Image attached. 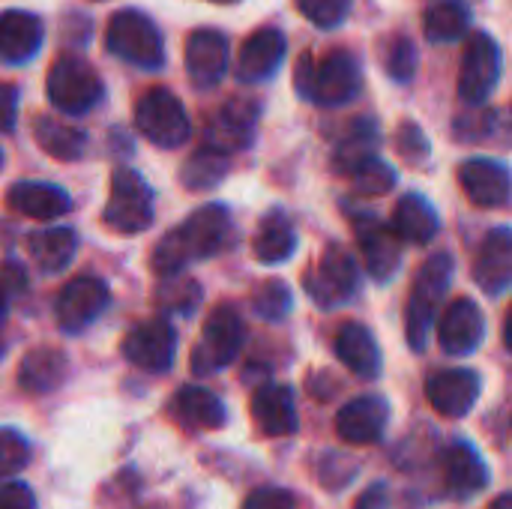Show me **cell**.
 <instances>
[{
    "mask_svg": "<svg viewBox=\"0 0 512 509\" xmlns=\"http://www.w3.org/2000/svg\"><path fill=\"white\" fill-rule=\"evenodd\" d=\"M471 24V6L462 0H441L423 15V33L429 42H459L471 33Z\"/></svg>",
    "mask_w": 512,
    "mask_h": 509,
    "instance_id": "31",
    "label": "cell"
},
{
    "mask_svg": "<svg viewBox=\"0 0 512 509\" xmlns=\"http://www.w3.org/2000/svg\"><path fill=\"white\" fill-rule=\"evenodd\" d=\"M174 354H177V333L165 318H150L132 327L123 339V357L141 372H153V375L168 372Z\"/></svg>",
    "mask_w": 512,
    "mask_h": 509,
    "instance_id": "12",
    "label": "cell"
},
{
    "mask_svg": "<svg viewBox=\"0 0 512 509\" xmlns=\"http://www.w3.org/2000/svg\"><path fill=\"white\" fill-rule=\"evenodd\" d=\"M450 282H453V255L435 252L432 258H426V264L420 267V273L414 279L408 306H405V336L414 351L426 348L429 330L435 324L444 294L450 291Z\"/></svg>",
    "mask_w": 512,
    "mask_h": 509,
    "instance_id": "3",
    "label": "cell"
},
{
    "mask_svg": "<svg viewBox=\"0 0 512 509\" xmlns=\"http://www.w3.org/2000/svg\"><path fill=\"white\" fill-rule=\"evenodd\" d=\"M75 249H78V237L72 228H45L27 237V252L33 264L45 273H60L63 267H69Z\"/></svg>",
    "mask_w": 512,
    "mask_h": 509,
    "instance_id": "30",
    "label": "cell"
},
{
    "mask_svg": "<svg viewBox=\"0 0 512 509\" xmlns=\"http://www.w3.org/2000/svg\"><path fill=\"white\" fill-rule=\"evenodd\" d=\"M210 3H237V0H210Z\"/></svg>",
    "mask_w": 512,
    "mask_h": 509,
    "instance_id": "50",
    "label": "cell"
},
{
    "mask_svg": "<svg viewBox=\"0 0 512 509\" xmlns=\"http://www.w3.org/2000/svg\"><path fill=\"white\" fill-rule=\"evenodd\" d=\"M381 63H384V72L393 78V81H411V75L417 72V48L411 39L405 36H396L387 42L384 54H381Z\"/></svg>",
    "mask_w": 512,
    "mask_h": 509,
    "instance_id": "38",
    "label": "cell"
},
{
    "mask_svg": "<svg viewBox=\"0 0 512 509\" xmlns=\"http://www.w3.org/2000/svg\"><path fill=\"white\" fill-rule=\"evenodd\" d=\"M354 234L360 240L369 276L375 282H390L402 267V243H399L396 231L381 225L378 216L360 213V216H354Z\"/></svg>",
    "mask_w": 512,
    "mask_h": 509,
    "instance_id": "13",
    "label": "cell"
},
{
    "mask_svg": "<svg viewBox=\"0 0 512 509\" xmlns=\"http://www.w3.org/2000/svg\"><path fill=\"white\" fill-rule=\"evenodd\" d=\"M294 87L309 102H318L324 108H339L357 99L363 87V69L351 51H330L318 63L309 54H303L294 72Z\"/></svg>",
    "mask_w": 512,
    "mask_h": 509,
    "instance_id": "2",
    "label": "cell"
},
{
    "mask_svg": "<svg viewBox=\"0 0 512 509\" xmlns=\"http://www.w3.org/2000/svg\"><path fill=\"white\" fill-rule=\"evenodd\" d=\"M285 51H288V42H285V33L276 30V27H264L258 33H252L243 48H240V57H237V78L246 81V84H258V81H267L276 75V69L282 66L285 60Z\"/></svg>",
    "mask_w": 512,
    "mask_h": 509,
    "instance_id": "20",
    "label": "cell"
},
{
    "mask_svg": "<svg viewBox=\"0 0 512 509\" xmlns=\"http://www.w3.org/2000/svg\"><path fill=\"white\" fill-rule=\"evenodd\" d=\"M228 171V153L204 144L198 153L189 156V162L183 165V186L189 189H213Z\"/></svg>",
    "mask_w": 512,
    "mask_h": 509,
    "instance_id": "35",
    "label": "cell"
},
{
    "mask_svg": "<svg viewBox=\"0 0 512 509\" xmlns=\"http://www.w3.org/2000/svg\"><path fill=\"white\" fill-rule=\"evenodd\" d=\"M0 165H3V153H0Z\"/></svg>",
    "mask_w": 512,
    "mask_h": 509,
    "instance_id": "51",
    "label": "cell"
},
{
    "mask_svg": "<svg viewBox=\"0 0 512 509\" xmlns=\"http://www.w3.org/2000/svg\"><path fill=\"white\" fill-rule=\"evenodd\" d=\"M69 375V360L57 348H33L18 369V384L30 396L54 393Z\"/></svg>",
    "mask_w": 512,
    "mask_h": 509,
    "instance_id": "28",
    "label": "cell"
},
{
    "mask_svg": "<svg viewBox=\"0 0 512 509\" xmlns=\"http://www.w3.org/2000/svg\"><path fill=\"white\" fill-rule=\"evenodd\" d=\"M102 96H105V84H102L99 72L84 57L63 54L54 60V66L48 72V99L54 108L78 117V114L93 111Z\"/></svg>",
    "mask_w": 512,
    "mask_h": 509,
    "instance_id": "5",
    "label": "cell"
},
{
    "mask_svg": "<svg viewBox=\"0 0 512 509\" xmlns=\"http://www.w3.org/2000/svg\"><path fill=\"white\" fill-rule=\"evenodd\" d=\"M474 282L498 297L512 288V228H495L483 237L474 258Z\"/></svg>",
    "mask_w": 512,
    "mask_h": 509,
    "instance_id": "19",
    "label": "cell"
},
{
    "mask_svg": "<svg viewBox=\"0 0 512 509\" xmlns=\"http://www.w3.org/2000/svg\"><path fill=\"white\" fill-rule=\"evenodd\" d=\"M444 480L450 495L474 498L489 486V465L471 444L459 441L444 453Z\"/></svg>",
    "mask_w": 512,
    "mask_h": 509,
    "instance_id": "24",
    "label": "cell"
},
{
    "mask_svg": "<svg viewBox=\"0 0 512 509\" xmlns=\"http://www.w3.org/2000/svg\"><path fill=\"white\" fill-rule=\"evenodd\" d=\"M501 66L504 60L498 42L489 33H471L459 66V99H465L468 105H483L501 81Z\"/></svg>",
    "mask_w": 512,
    "mask_h": 509,
    "instance_id": "9",
    "label": "cell"
},
{
    "mask_svg": "<svg viewBox=\"0 0 512 509\" xmlns=\"http://www.w3.org/2000/svg\"><path fill=\"white\" fill-rule=\"evenodd\" d=\"M171 414L189 429H222L228 420L222 399L204 387H183L171 402Z\"/></svg>",
    "mask_w": 512,
    "mask_h": 509,
    "instance_id": "29",
    "label": "cell"
},
{
    "mask_svg": "<svg viewBox=\"0 0 512 509\" xmlns=\"http://www.w3.org/2000/svg\"><path fill=\"white\" fill-rule=\"evenodd\" d=\"M135 126L147 141H153L156 147H165V150L183 147L192 135V123H189L183 102L165 87H153L138 99Z\"/></svg>",
    "mask_w": 512,
    "mask_h": 509,
    "instance_id": "6",
    "label": "cell"
},
{
    "mask_svg": "<svg viewBox=\"0 0 512 509\" xmlns=\"http://www.w3.org/2000/svg\"><path fill=\"white\" fill-rule=\"evenodd\" d=\"M231 240H234L231 213L222 204H204L183 225H177L156 243L150 255V267L159 279H174L192 261H204L225 252Z\"/></svg>",
    "mask_w": 512,
    "mask_h": 509,
    "instance_id": "1",
    "label": "cell"
},
{
    "mask_svg": "<svg viewBox=\"0 0 512 509\" xmlns=\"http://www.w3.org/2000/svg\"><path fill=\"white\" fill-rule=\"evenodd\" d=\"M228 60H231V48H228L225 33H219L213 27H201L189 36L186 69H189V78L198 90L216 87L228 72Z\"/></svg>",
    "mask_w": 512,
    "mask_h": 509,
    "instance_id": "15",
    "label": "cell"
},
{
    "mask_svg": "<svg viewBox=\"0 0 512 509\" xmlns=\"http://www.w3.org/2000/svg\"><path fill=\"white\" fill-rule=\"evenodd\" d=\"M30 465V444L15 429H0V483Z\"/></svg>",
    "mask_w": 512,
    "mask_h": 509,
    "instance_id": "39",
    "label": "cell"
},
{
    "mask_svg": "<svg viewBox=\"0 0 512 509\" xmlns=\"http://www.w3.org/2000/svg\"><path fill=\"white\" fill-rule=\"evenodd\" d=\"M354 509H390V489L384 483H372L360 498Z\"/></svg>",
    "mask_w": 512,
    "mask_h": 509,
    "instance_id": "46",
    "label": "cell"
},
{
    "mask_svg": "<svg viewBox=\"0 0 512 509\" xmlns=\"http://www.w3.org/2000/svg\"><path fill=\"white\" fill-rule=\"evenodd\" d=\"M252 252L261 264H282L288 261L294 252H297V231L294 225L285 219V213H267L258 234H255V243H252Z\"/></svg>",
    "mask_w": 512,
    "mask_h": 509,
    "instance_id": "32",
    "label": "cell"
},
{
    "mask_svg": "<svg viewBox=\"0 0 512 509\" xmlns=\"http://www.w3.org/2000/svg\"><path fill=\"white\" fill-rule=\"evenodd\" d=\"M348 177H351L354 192H357V195H369V198L387 195V192L396 186V171H393L384 159H378V156L363 159Z\"/></svg>",
    "mask_w": 512,
    "mask_h": 509,
    "instance_id": "36",
    "label": "cell"
},
{
    "mask_svg": "<svg viewBox=\"0 0 512 509\" xmlns=\"http://www.w3.org/2000/svg\"><path fill=\"white\" fill-rule=\"evenodd\" d=\"M243 509H294V498L285 489H258L246 498Z\"/></svg>",
    "mask_w": 512,
    "mask_h": 509,
    "instance_id": "43",
    "label": "cell"
},
{
    "mask_svg": "<svg viewBox=\"0 0 512 509\" xmlns=\"http://www.w3.org/2000/svg\"><path fill=\"white\" fill-rule=\"evenodd\" d=\"M291 306H294V294L285 282H264L252 297V309L264 321H282L291 312Z\"/></svg>",
    "mask_w": 512,
    "mask_h": 509,
    "instance_id": "37",
    "label": "cell"
},
{
    "mask_svg": "<svg viewBox=\"0 0 512 509\" xmlns=\"http://www.w3.org/2000/svg\"><path fill=\"white\" fill-rule=\"evenodd\" d=\"M336 357L357 375V378H378L381 375V348L369 327L348 321L336 333Z\"/></svg>",
    "mask_w": 512,
    "mask_h": 509,
    "instance_id": "26",
    "label": "cell"
},
{
    "mask_svg": "<svg viewBox=\"0 0 512 509\" xmlns=\"http://www.w3.org/2000/svg\"><path fill=\"white\" fill-rule=\"evenodd\" d=\"M390 423V405L381 396H357L336 414V435L345 444L366 447L384 438Z\"/></svg>",
    "mask_w": 512,
    "mask_h": 509,
    "instance_id": "17",
    "label": "cell"
},
{
    "mask_svg": "<svg viewBox=\"0 0 512 509\" xmlns=\"http://www.w3.org/2000/svg\"><path fill=\"white\" fill-rule=\"evenodd\" d=\"M252 417L258 423V429L267 438H288L297 432L300 420H297V402L291 387L285 384H264L255 390L252 396Z\"/></svg>",
    "mask_w": 512,
    "mask_h": 509,
    "instance_id": "22",
    "label": "cell"
},
{
    "mask_svg": "<svg viewBox=\"0 0 512 509\" xmlns=\"http://www.w3.org/2000/svg\"><path fill=\"white\" fill-rule=\"evenodd\" d=\"M489 509H512V495H498Z\"/></svg>",
    "mask_w": 512,
    "mask_h": 509,
    "instance_id": "48",
    "label": "cell"
},
{
    "mask_svg": "<svg viewBox=\"0 0 512 509\" xmlns=\"http://www.w3.org/2000/svg\"><path fill=\"white\" fill-rule=\"evenodd\" d=\"M297 9L303 12L306 21H312L315 27L333 30L339 27L348 12H351V0H297Z\"/></svg>",
    "mask_w": 512,
    "mask_h": 509,
    "instance_id": "40",
    "label": "cell"
},
{
    "mask_svg": "<svg viewBox=\"0 0 512 509\" xmlns=\"http://www.w3.org/2000/svg\"><path fill=\"white\" fill-rule=\"evenodd\" d=\"M33 138L36 144L60 159V162H75L84 156L87 150V135L78 129V126H69V123H60V120H51V117H39L36 126H33Z\"/></svg>",
    "mask_w": 512,
    "mask_h": 509,
    "instance_id": "33",
    "label": "cell"
},
{
    "mask_svg": "<svg viewBox=\"0 0 512 509\" xmlns=\"http://www.w3.org/2000/svg\"><path fill=\"white\" fill-rule=\"evenodd\" d=\"M459 183L465 195L486 210L504 207L512 195V171L495 159H468L459 165Z\"/></svg>",
    "mask_w": 512,
    "mask_h": 509,
    "instance_id": "18",
    "label": "cell"
},
{
    "mask_svg": "<svg viewBox=\"0 0 512 509\" xmlns=\"http://www.w3.org/2000/svg\"><path fill=\"white\" fill-rule=\"evenodd\" d=\"M357 288H360V267H357L354 255L336 243L327 246L318 267L312 273H306V291L324 309L348 303L357 294Z\"/></svg>",
    "mask_w": 512,
    "mask_h": 509,
    "instance_id": "10",
    "label": "cell"
},
{
    "mask_svg": "<svg viewBox=\"0 0 512 509\" xmlns=\"http://www.w3.org/2000/svg\"><path fill=\"white\" fill-rule=\"evenodd\" d=\"M105 225L117 234H141L153 222V189L132 168L111 174V195L105 204Z\"/></svg>",
    "mask_w": 512,
    "mask_h": 509,
    "instance_id": "7",
    "label": "cell"
},
{
    "mask_svg": "<svg viewBox=\"0 0 512 509\" xmlns=\"http://www.w3.org/2000/svg\"><path fill=\"white\" fill-rule=\"evenodd\" d=\"M111 303V291L96 276H75L54 303V318L63 333H81L87 330Z\"/></svg>",
    "mask_w": 512,
    "mask_h": 509,
    "instance_id": "11",
    "label": "cell"
},
{
    "mask_svg": "<svg viewBox=\"0 0 512 509\" xmlns=\"http://www.w3.org/2000/svg\"><path fill=\"white\" fill-rule=\"evenodd\" d=\"M0 509H36V498L24 483H3L0 486Z\"/></svg>",
    "mask_w": 512,
    "mask_h": 509,
    "instance_id": "44",
    "label": "cell"
},
{
    "mask_svg": "<svg viewBox=\"0 0 512 509\" xmlns=\"http://www.w3.org/2000/svg\"><path fill=\"white\" fill-rule=\"evenodd\" d=\"M480 390H483V384L474 369H444L426 381L429 405L450 420L471 414V408L480 399Z\"/></svg>",
    "mask_w": 512,
    "mask_h": 509,
    "instance_id": "16",
    "label": "cell"
},
{
    "mask_svg": "<svg viewBox=\"0 0 512 509\" xmlns=\"http://www.w3.org/2000/svg\"><path fill=\"white\" fill-rule=\"evenodd\" d=\"M504 345H507V351H512V306L504 318Z\"/></svg>",
    "mask_w": 512,
    "mask_h": 509,
    "instance_id": "47",
    "label": "cell"
},
{
    "mask_svg": "<svg viewBox=\"0 0 512 509\" xmlns=\"http://www.w3.org/2000/svg\"><path fill=\"white\" fill-rule=\"evenodd\" d=\"M483 336H486V318L474 300L459 297L444 309L438 324V342L450 357L474 354L483 345Z\"/></svg>",
    "mask_w": 512,
    "mask_h": 509,
    "instance_id": "14",
    "label": "cell"
},
{
    "mask_svg": "<svg viewBox=\"0 0 512 509\" xmlns=\"http://www.w3.org/2000/svg\"><path fill=\"white\" fill-rule=\"evenodd\" d=\"M255 123H258V105L249 102V99H231L210 120V126H207V144L216 147V150H222V153L243 150L255 138Z\"/></svg>",
    "mask_w": 512,
    "mask_h": 509,
    "instance_id": "21",
    "label": "cell"
},
{
    "mask_svg": "<svg viewBox=\"0 0 512 509\" xmlns=\"http://www.w3.org/2000/svg\"><path fill=\"white\" fill-rule=\"evenodd\" d=\"M6 297H9V291L0 285V321H3V315H6Z\"/></svg>",
    "mask_w": 512,
    "mask_h": 509,
    "instance_id": "49",
    "label": "cell"
},
{
    "mask_svg": "<svg viewBox=\"0 0 512 509\" xmlns=\"http://www.w3.org/2000/svg\"><path fill=\"white\" fill-rule=\"evenodd\" d=\"M45 27L33 12L6 9L0 12V57L6 63H27L39 54Z\"/></svg>",
    "mask_w": 512,
    "mask_h": 509,
    "instance_id": "23",
    "label": "cell"
},
{
    "mask_svg": "<svg viewBox=\"0 0 512 509\" xmlns=\"http://www.w3.org/2000/svg\"><path fill=\"white\" fill-rule=\"evenodd\" d=\"M399 150L408 162H423L429 156V141L426 135L414 126V123H405L399 129Z\"/></svg>",
    "mask_w": 512,
    "mask_h": 509,
    "instance_id": "42",
    "label": "cell"
},
{
    "mask_svg": "<svg viewBox=\"0 0 512 509\" xmlns=\"http://www.w3.org/2000/svg\"><path fill=\"white\" fill-rule=\"evenodd\" d=\"M390 228L405 243H429L441 231V216L429 198H423L420 192H408L396 201Z\"/></svg>",
    "mask_w": 512,
    "mask_h": 509,
    "instance_id": "25",
    "label": "cell"
},
{
    "mask_svg": "<svg viewBox=\"0 0 512 509\" xmlns=\"http://www.w3.org/2000/svg\"><path fill=\"white\" fill-rule=\"evenodd\" d=\"M18 117V87L0 84V132H12Z\"/></svg>",
    "mask_w": 512,
    "mask_h": 509,
    "instance_id": "45",
    "label": "cell"
},
{
    "mask_svg": "<svg viewBox=\"0 0 512 509\" xmlns=\"http://www.w3.org/2000/svg\"><path fill=\"white\" fill-rule=\"evenodd\" d=\"M243 318L234 306H219L204 321L201 342L192 351V372L195 375H213L225 366H231L243 348Z\"/></svg>",
    "mask_w": 512,
    "mask_h": 509,
    "instance_id": "8",
    "label": "cell"
},
{
    "mask_svg": "<svg viewBox=\"0 0 512 509\" xmlns=\"http://www.w3.org/2000/svg\"><path fill=\"white\" fill-rule=\"evenodd\" d=\"M105 45L114 57L138 69H162L165 63V42L159 27L138 9H120L117 15H111Z\"/></svg>",
    "mask_w": 512,
    "mask_h": 509,
    "instance_id": "4",
    "label": "cell"
},
{
    "mask_svg": "<svg viewBox=\"0 0 512 509\" xmlns=\"http://www.w3.org/2000/svg\"><path fill=\"white\" fill-rule=\"evenodd\" d=\"M165 294H159V303L165 306V312H180L189 315L198 300H201V288L195 282H177V285H165Z\"/></svg>",
    "mask_w": 512,
    "mask_h": 509,
    "instance_id": "41",
    "label": "cell"
},
{
    "mask_svg": "<svg viewBox=\"0 0 512 509\" xmlns=\"http://www.w3.org/2000/svg\"><path fill=\"white\" fill-rule=\"evenodd\" d=\"M6 201H9V207L15 213H24L30 219H42V222L57 219V216L69 213V207H72V198L60 186H54V183H36V180L15 183L9 189Z\"/></svg>",
    "mask_w": 512,
    "mask_h": 509,
    "instance_id": "27",
    "label": "cell"
},
{
    "mask_svg": "<svg viewBox=\"0 0 512 509\" xmlns=\"http://www.w3.org/2000/svg\"><path fill=\"white\" fill-rule=\"evenodd\" d=\"M375 144H378V126H375L372 120H354L351 132L339 141V147H336V153H333L336 171H339V174H351L363 159L375 156V153H372Z\"/></svg>",
    "mask_w": 512,
    "mask_h": 509,
    "instance_id": "34",
    "label": "cell"
}]
</instances>
